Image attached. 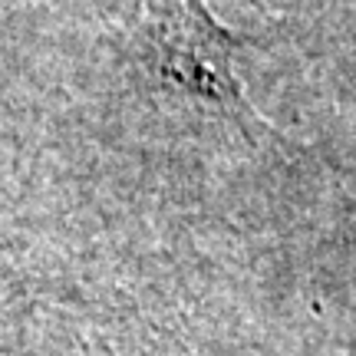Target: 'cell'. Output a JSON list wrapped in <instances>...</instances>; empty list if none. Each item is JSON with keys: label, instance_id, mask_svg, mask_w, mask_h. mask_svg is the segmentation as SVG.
<instances>
[{"label": "cell", "instance_id": "obj_1", "mask_svg": "<svg viewBox=\"0 0 356 356\" xmlns=\"http://www.w3.org/2000/svg\"><path fill=\"white\" fill-rule=\"evenodd\" d=\"M142 10L152 26L165 73L198 96H208L234 113L254 115L234 76V40L208 17L198 0H142Z\"/></svg>", "mask_w": 356, "mask_h": 356}]
</instances>
